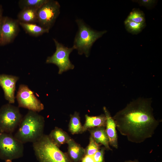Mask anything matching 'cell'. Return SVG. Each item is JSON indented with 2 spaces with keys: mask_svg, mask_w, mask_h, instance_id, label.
<instances>
[{
  "mask_svg": "<svg viewBox=\"0 0 162 162\" xmlns=\"http://www.w3.org/2000/svg\"><path fill=\"white\" fill-rule=\"evenodd\" d=\"M151 98H138L112 117L116 128L132 142L140 143L151 138L160 122L154 115Z\"/></svg>",
  "mask_w": 162,
  "mask_h": 162,
  "instance_id": "6da1fadb",
  "label": "cell"
},
{
  "mask_svg": "<svg viewBox=\"0 0 162 162\" xmlns=\"http://www.w3.org/2000/svg\"><path fill=\"white\" fill-rule=\"evenodd\" d=\"M45 121L38 112L29 110L22 118L14 136L22 143L34 142L44 134Z\"/></svg>",
  "mask_w": 162,
  "mask_h": 162,
  "instance_id": "7a4b0ae2",
  "label": "cell"
},
{
  "mask_svg": "<svg viewBox=\"0 0 162 162\" xmlns=\"http://www.w3.org/2000/svg\"><path fill=\"white\" fill-rule=\"evenodd\" d=\"M33 147L39 162H73L67 153L61 151L48 135L44 134L33 143Z\"/></svg>",
  "mask_w": 162,
  "mask_h": 162,
  "instance_id": "3957f363",
  "label": "cell"
},
{
  "mask_svg": "<svg viewBox=\"0 0 162 162\" xmlns=\"http://www.w3.org/2000/svg\"><path fill=\"white\" fill-rule=\"evenodd\" d=\"M76 21L78 30L74 38L73 47L77 51L79 54H84L86 57H88L94 43L107 31L94 30L81 19H77Z\"/></svg>",
  "mask_w": 162,
  "mask_h": 162,
  "instance_id": "277c9868",
  "label": "cell"
},
{
  "mask_svg": "<svg viewBox=\"0 0 162 162\" xmlns=\"http://www.w3.org/2000/svg\"><path fill=\"white\" fill-rule=\"evenodd\" d=\"M23 144L11 134L0 132V158L5 162H11L22 157L24 152Z\"/></svg>",
  "mask_w": 162,
  "mask_h": 162,
  "instance_id": "5b68a950",
  "label": "cell"
},
{
  "mask_svg": "<svg viewBox=\"0 0 162 162\" xmlns=\"http://www.w3.org/2000/svg\"><path fill=\"white\" fill-rule=\"evenodd\" d=\"M23 117L19 107L7 104L0 108V132L12 134Z\"/></svg>",
  "mask_w": 162,
  "mask_h": 162,
  "instance_id": "8992f818",
  "label": "cell"
},
{
  "mask_svg": "<svg viewBox=\"0 0 162 162\" xmlns=\"http://www.w3.org/2000/svg\"><path fill=\"white\" fill-rule=\"evenodd\" d=\"M53 40L56 46V50L52 56L47 57L46 63L56 65L58 68L59 74L74 69V66L69 59L70 53L74 50V47H66L56 39H53Z\"/></svg>",
  "mask_w": 162,
  "mask_h": 162,
  "instance_id": "52a82bcc",
  "label": "cell"
},
{
  "mask_svg": "<svg viewBox=\"0 0 162 162\" xmlns=\"http://www.w3.org/2000/svg\"><path fill=\"white\" fill-rule=\"evenodd\" d=\"M60 5L57 1L47 0L38 10V25L50 30L60 14Z\"/></svg>",
  "mask_w": 162,
  "mask_h": 162,
  "instance_id": "ba28073f",
  "label": "cell"
},
{
  "mask_svg": "<svg viewBox=\"0 0 162 162\" xmlns=\"http://www.w3.org/2000/svg\"><path fill=\"white\" fill-rule=\"evenodd\" d=\"M16 98L19 107L37 112L41 111L44 108L43 104L26 85L22 84L19 86Z\"/></svg>",
  "mask_w": 162,
  "mask_h": 162,
  "instance_id": "9c48e42d",
  "label": "cell"
},
{
  "mask_svg": "<svg viewBox=\"0 0 162 162\" xmlns=\"http://www.w3.org/2000/svg\"><path fill=\"white\" fill-rule=\"evenodd\" d=\"M19 22L6 17L2 18L0 34V45H4L12 41L19 31Z\"/></svg>",
  "mask_w": 162,
  "mask_h": 162,
  "instance_id": "30bf717a",
  "label": "cell"
},
{
  "mask_svg": "<svg viewBox=\"0 0 162 162\" xmlns=\"http://www.w3.org/2000/svg\"><path fill=\"white\" fill-rule=\"evenodd\" d=\"M19 79L15 76L0 74V86L3 91L5 99L9 104L15 102L16 84Z\"/></svg>",
  "mask_w": 162,
  "mask_h": 162,
  "instance_id": "8fae6325",
  "label": "cell"
},
{
  "mask_svg": "<svg viewBox=\"0 0 162 162\" xmlns=\"http://www.w3.org/2000/svg\"><path fill=\"white\" fill-rule=\"evenodd\" d=\"M104 115L106 118V131L108 137L109 145L117 149L118 147L117 135L116 130V123L112 117L106 107L103 108Z\"/></svg>",
  "mask_w": 162,
  "mask_h": 162,
  "instance_id": "7c38bea8",
  "label": "cell"
},
{
  "mask_svg": "<svg viewBox=\"0 0 162 162\" xmlns=\"http://www.w3.org/2000/svg\"><path fill=\"white\" fill-rule=\"evenodd\" d=\"M67 144L69 157L73 162H79L86 155L85 149L72 138Z\"/></svg>",
  "mask_w": 162,
  "mask_h": 162,
  "instance_id": "4fadbf2b",
  "label": "cell"
},
{
  "mask_svg": "<svg viewBox=\"0 0 162 162\" xmlns=\"http://www.w3.org/2000/svg\"><path fill=\"white\" fill-rule=\"evenodd\" d=\"M91 136L98 143L102 145L105 148L112 150L109 146V140L104 127H99L89 129Z\"/></svg>",
  "mask_w": 162,
  "mask_h": 162,
  "instance_id": "5bb4252c",
  "label": "cell"
},
{
  "mask_svg": "<svg viewBox=\"0 0 162 162\" xmlns=\"http://www.w3.org/2000/svg\"><path fill=\"white\" fill-rule=\"evenodd\" d=\"M85 122L83 126V132L89 129L94 128L104 127L106 125V118L104 114L96 116H85Z\"/></svg>",
  "mask_w": 162,
  "mask_h": 162,
  "instance_id": "9a60e30c",
  "label": "cell"
},
{
  "mask_svg": "<svg viewBox=\"0 0 162 162\" xmlns=\"http://www.w3.org/2000/svg\"><path fill=\"white\" fill-rule=\"evenodd\" d=\"M48 135L52 142L58 147L62 144L67 143L71 138L66 132L57 127L52 130Z\"/></svg>",
  "mask_w": 162,
  "mask_h": 162,
  "instance_id": "2e32d148",
  "label": "cell"
},
{
  "mask_svg": "<svg viewBox=\"0 0 162 162\" xmlns=\"http://www.w3.org/2000/svg\"><path fill=\"white\" fill-rule=\"evenodd\" d=\"M38 10L32 8L22 9L18 15L17 20L19 22L26 23H37Z\"/></svg>",
  "mask_w": 162,
  "mask_h": 162,
  "instance_id": "e0dca14e",
  "label": "cell"
},
{
  "mask_svg": "<svg viewBox=\"0 0 162 162\" xmlns=\"http://www.w3.org/2000/svg\"><path fill=\"white\" fill-rule=\"evenodd\" d=\"M19 22V24L28 34L34 36H38L45 33H48L49 30L44 28L36 24Z\"/></svg>",
  "mask_w": 162,
  "mask_h": 162,
  "instance_id": "ac0fdd59",
  "label": "cell"
},
{
  "mask_svg": "<svg viewBox=\"0 0 162 162\" xmlns=\"http://www.w3.org/2000/svg\"><path fill=\"white\" fill-rule=\"evenodd\" d=\"M69 130L72 134L83 133V126L80 122L79 113L77 112L70 115Z\"/></svg>",
  "mask_w": 162,
  "mask_h": 162,
  "instance_id": "d6986e66",
  "label": "cell"
},
{
  "mask_svg": "<svg viewBox=\"0 0 162 162\" xmlns=\"http://www.w3.org/2000/svg\"><path fill=\"white\" fill-rule=\"evenodd\" d=\"M124 24L127 31L135 35L141 32L146 26V22L137 23L126 19L124 21Z\"/></svg>",
  "mask_w": 162,
  "mask_h": 162,
  "instance_id": "ffe728a7",
  "label": "cell"
},
{
  "mask_svg": "<svg viewBox=\"0 0 162 162\" xmlns=\"http://www.w3.org/2000/svg\"><path fill=\"white\" fill-rule=\"evenodd\" d=\"M126 19L137 23L146 22L144 13L139 8L133 9Z\"/></svg>",
  "mask_w": 162,
  "mask_h": 162,
  "instance_id": "44dd1931",
  "label": "cell"
},
{
  "mask_svg": "<svg viewBox=\"0 0 162 162\" xmlns=\"http://www.w3.org/2000/svg\"><path fill=\"white\" fill-rule=\"evenodd\" d=\"M47 0H21L18 2L20 8L22 9L32 8L38 9Z\"/></svg>",
  "mask_w": 162,
  "mask_h": 162,
  "instance_id": "7402d4cb",
  "label": "cell"
},
{
  "mask_svg": "<svg viewBox=\"0 0 162 162\" xmlns=\"http://www.w3.org/2000/svg\"><path fill=\"white\" fill-rule=\"evenodd\" d=\"M100 144L97 143L91 136L89 138V144L86 150V155H93L100 149Z\"/></svg>",
  "mask_w": 162,
  "mask_h": 162,
  "instance_id": "603a6c76",
  "label": "cell"
},
{
  "mask_svg": "<svg viewBox=\"0 0 162 162\" xmlns=\"http://www.w3.org/2000/svg\"><path fill=\"white\" fill-rule=\"evenodd\" d=\"M132 1L137 3L140 6L144 7L148 9L153 8L158 2V1L155 0H137Z\"/></svg>",
  "mask_w": 162,
  "mask_h": 162,
  "instance_id": "cb8c5ba5",
  "label": "cell"
},
{
  "mask_svg": "<svg viewBox=\"0 0 162 162\" xmlns=\"http://www.w3.org/2000/svg\"><path fill=\"white\" fill-rule=\"evenodd\" d=\"M104 148L100 149L93 155L95 162H103Z\"/></svg>",
  "mask_w": 162,
  "mask_h": 162,
  "instance_id": "d4e9b609",
  "label": "cell"
},
{
  "mask_svg": "<svg viewBox=\"0 0 162 162\" xmlns=\"http://www.w3.org/2000/svg\"><path fill=\"white\" fill-rule=\"evenodd\" d=\"M81 162H95L93 155H85L81 160Z\"/></svg>",
  "mask_w": 162,
  "mask_h": 162,
  "instance_id": "484cf974",
  "label": "cell"
},
{
  "mask_svg": "<svg viewBox=\"0 0 162 162\" xmlns=\"http://www.w3.org/2000/svg\"><path fill=\"white\" fill-rule=\"evenodd\" d=\"M2 7L0 6V18L2 17Z\"/></svg>",
  "mask_w": 162,
  "mask_h": 162,
  "instance_id": "4316f807",
  "label": "cell"
},
{
  "mask_svg": "<svg viewBox=\"0 0 162 162\" xmlns=\"http://www.w3.org/2000/svg\"><path fill=\"white\" fill-rule=\"evenodd\" d=\"M2 17H2L0 18V32H1Z\"/></svg>",
  "mask_w": 162,
  "mask_h": 162,
  "instance_id": "83f0119b",
  "label": "cell"
},
{
  "mask_svg": "<svg viewBox=\"0 0 162 162\" xmlns=\"http://www.w3.org/2000/svg\"><path fill=\"white\" fill-rule=\"evenodd\" d=\"M127 162H134V161H128Z\"/></svg>",
  "mask_w": 162,
  "mask_h": 162,
  "instance_id": "f1b7e54d",
  "label": "cell"
},
{
  "mask_svg": "<svg viewBox=\"0 0 162 162\" xmlns=\"http://www.w3.org/2000/svg\"></svg>",
  "mask_w": 162,
  "mask_h": 162,
  "instance_id": "f546056e",
  "label": "cell"
}]
</instances>
